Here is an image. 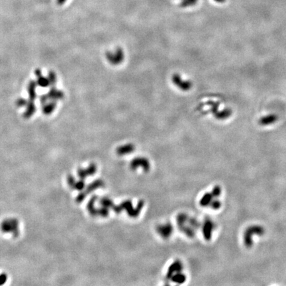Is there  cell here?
Segmentation results:
<instances>
[{"label": "cell", "instance_id": "obj_2", "mask_svg": "<svg viewBox=\"0 0 286 286\" xmlns=\"http://www.w3.org/2000/svg\"><path fill=\"white\" fill-rule=\"evenodd\" d=\"M264 233V229L263 227L260 226H251L248 227L247 230L245 231L244 236V241L245 246L248 248L251 247L252 246V235L253 234H258L262 235Z\"/></svg>", "mask_w": 286, "mask_h": 286}, {"label": "cell", "instance_id": "obj_11", "mask_svg": "<svg viewBox=\"0 0 286 286\" xmlns=\"http://www.w3.org/2000/svg\"><path fill=\"white\" fill-rule=\"evenodd\" d=\"M66 1V0H58V2H59V3H64Z\"/></svg>", "mask_w": 286, "mask_h": 286}, {"label": "cell", "instance_id": "obj_10", "mask_svg": "<svg viewBox=\"0 0 286 286\" xmlns=\"http://www.w3.org/2000/svg\"><path fill=\"white\" fill-rule=\"evenodd\" d=\"M214 1L217 3H224L225 2V0H214Z\"/></svg>", "mask_w": 286, "mask_h": 286}, {"label": "cell", "instance_id": "obj_4", "mask_svg": "<svg viewBox=\"0 0 286 286\" xmlns=\"http://www.w3.org/2000/svg\"><path fill=\"white\" fill-rule=\"evenodd\" d=\"M278 120V116L275 114H269L262 116L258 120V123L262 126H267L275 123Z\"/></svg>", "mask_w": 286, "mask_h": 286}, {"label": "cell", "instance_id": "obj_7", "mask_svg": "<svg viewBox=\"0 0 286 286\" xmlns=\"http://www.w3.org/2000/svg\"><path fill=\"white\" fill-rule=\"evenodd\" d=\"M212 196H213L212 194H209V193L205 194L201 200V205H202L203 206H205V205H209V204L211 201Z\"/></svg>", "mask_w": 286, "mask_h": 286}, {"label": "cell", "instance_id": "obj_6", "mask_svg": "<svg viewBox=\"0 0 286 286\" xmlns=\"http://www.w3.org/2000/svg\"><path fill=\"white\" fill-rule=\"evenodd\" d=\"M198 0H182V2L180 3V6L181 7H192L196 5L197 3Z\"/></svg>", "mask_w": 286, "mask_h": 286}, {"label": "cell", "instance_id": "obj_8", "mask_svg": "<svg viewBox=\"0 0 286 286\" xmlns=\"http://www.w3.org/2000/svg\"><path fill=\"white\" fill-rule=\"evenodd\" d=\"M221 193V189L219 186H216V187H215L213 190L212 195H213V196H214V197H218V196H219Z\"/></svg>", "mask_w": 286, "mask_h": 286}, {"label": "cell", "instance_id": "obj_3", "mask_svg": "<svg viewBox=\"0 0 286 286\" xmlns=\"http://www.w3.org/2000/svg\"><path fill=\"white\" fill-rule=\"evenodd\" d=\"M172 81L174 85H176L179 89L183 91H187L192 86V84L189 81H185L179 75H174L172 78Z\"/></svg>", "mask_w": 286, "mask_h": 286}, {"label": "cell", "instance_id": "obj_5", "mask_svg": "<svg viewBox=\"0 0 286 286\" xmlns=\"http://www.w3.org/2000/svg\"><path fill=\"white\" fill-rule=\"evenodd\" d=\"M213 230V224L210 221H207L205 226H204V235L206 238V239L209 240L211 236V231Z\"/></svg>", "mask_w": 286, "mask_h": 286}, {"label": "cell", "instance_id": "obj_9", "mask_svg": "<svg viewBox=\"0 0 286 286\" xmlns=\"http://www.w3.org/2000/svg\"><path fill=\"white\" fill-rule=\"evenodd\" d=\"M221 203L219 200H215L211 202V207L214 209H218L221 207Z\"/></svg>", "mask_w": 286, "mask_h": 286}, {"label": "cell", "instance_id": "obj_1", "mask_svg": "<svg viewBox=\"0 0 286 286\" xmlns=\"http://www.w3.org/2000/svg\"><path fill=\"white\" fill-rule=\"evenodd\" d=\"M125 58V54L122 50L117 48L115 50L108 51L106 54V59L112 65H119L122 62Z\"/></svg>", "mask_w": 286, "mask_h": 286}]
</instances>
